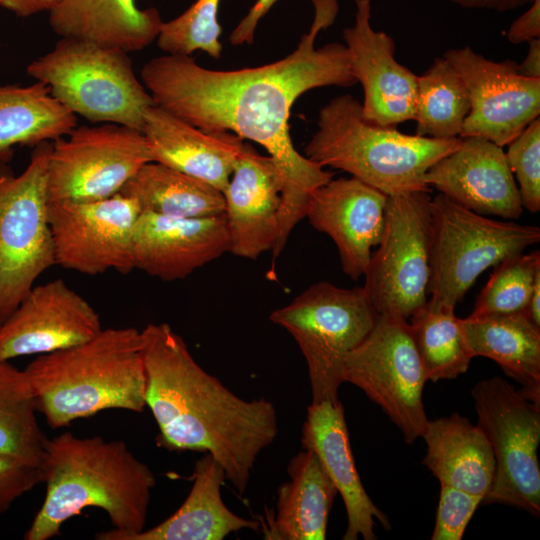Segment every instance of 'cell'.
<instances>
[{"label":"cell","instance_id":"cell-1","mask_svg":"<svg viewBox=\"0 0 540 540\" xmlns=\"http://www.w3.org/2000/svg\"><path fill=\"white\" fill-rule=\"evenodd\" d=\"M314 19L289 55L273 63L218 71L198 65L190 56L152 58L141 70L154 103L185 122L209 132H230L264 148L282 178L279 236L272 262L289 235L305 218L310 194L333 174L300 154L291 139L292 105L305 92L324 86L355 85L345 44L316 48L318 34L338 14L337 0H312Z\"/></svg>","mask_w":540,"mask_h":540},{"label":"cell","instance_id":"cell-2","mask_svg":"<svg viewBox=\"0 0 540 540\" xmlns=\"http://www.w3.org/2000/svg\"><path fill=\"white\" fill-rule=\"evenodd\" d=\"M141 339L145 402L159 429V445L209 453L243 494L258 456L278 435L275 406L235 395L196 362L167 323L147 324Z\"/></svg>","mask_w":540,"mask_h":540},{"label":"cell","instance_id":"cell-3","mask_svg":"<svg viewBox=\"0 0 540 540\" xmlns=\"http://www.w3.org/2000/svg\"><path fill=\"white\" fill-rule=\"evenodd\" d=\"M41 468L46 495L24 539H51L88 507L102 509L113 525L97 540H129L145 529L156 478L123 441L65 432L47 439Z\"/></svg>","mask_w":540,"mask_h":540},{"label":"cell","instance_id":"cell-4","mask_svg":"<svg viewBox=\"0 0 540 540\" xmlns=\"http://www.w3.org/2000/svg\"><path fill=\"white\" fill-rule=\"evenodd\" d=\"M141 330L102 329L81 344L39 355L23 370L51 428L107 409L146 407Z\"/></svg>","mask_w":540,"mask_h":540},{"label":"cell","instance_id":"cell-5","mask_svg":"<svg viewBox=\"0 0 540 540\" xmlns=\"http://www.w3.org/2000/svg\"><path fill=\"white\" fill-rule=\"evenodd\" d=\"M460 142L461 138L409 135L396 126L368 122L362 116L361 103L346 94L320 109L317 130L306 144L304 156L323 168L348 172L390 196L429 192L426 172Z\"/></svg>","mask_w":540,"mask_h":540},{"label":"cell","instance_id":"cell-6","mask_svg":"<svg viewBox=\"0 0 540 540\" xmlns=\"http://www.w3.org/2000/svg\"><path fill=\"white\" fill-rule=\"evenodd\" d=\"M27 74L46 84L51 95L92 124L113 123L142 131L154 103L138 80L128 53L118 48L61 38L33 60Z\"/></svg>","mask_w":540,"mask_h":540},{"label":"cell","instance_id":"cell-7","mask_svg":"<svg viewBox=\"0 0 540 540\" xmlns=\"http://www.w3.org/2000/svg\"><path fill=\"white\" fill-rule=\"evenodd\" d=\"M377 312L363 287L310 285L269 320L296 341L307 364L312 402L337 401L345 357L373 328Z\"/></svg>","mask_w":540,"mask_h":540},{"label":"cell","instance_id":"cell-8","mask_svg":"<svg viewBox=\"0 0 540 540\" xmlns=\"http://www.w3.org/2000/svg\"><path fill=\"white\" fill-rule=\"evenodd\" d=\"M51 149V141L34 146L20 175L9 164L13 155L0 156V323L56 264L48 218Z\"/></svg>","mask_w":540,"mask_h":540},{"label":"cell","instance_id":"cell-9","mask_svg":"<svg viewBox=\"0 0 540 540\" xmlns=\"http://www.w3.org/2000/svg\"><path fill=\"white\" fill-rule=\"evenodd\" d=\"M540 241V228L490 219L439 193L431 198L428 294L456 308L489 267Z\"/></svg>","mask_w":540,"mask_h":540},{"label":"cell","instance_id":"cell-10","mask_svg":"<svg viewBox=\"0 0 540 540\" xmlns=\"http://www.w3.org/2000/svg\"><path fill=\"white\" fill-rule=\"evenodd\" d=\"M477 426L495 460L492 488L482 504H505L539 517L540 405L525 398L500 376L478 382L471 390Z\"/></svg>","mask_w":540,"mask_h":540},{"label":"cell","instance_id":"cell-11","mask_svg":"<svg viewBox=\"0 0 540 540\" xmlns=\"http://www.w3.org/2000/svg\"><path fill=\"white\" fill-rule=\"evenodd\" d=\"M342 380L360 388L411 444L428 418L423 390L428 381L408 320L378 314L363 341L345 357Z\"/></svg>","mask_w":540,"mask_h":540},{"label":"cell","instance_id":"cell-12","mask_svg":"<svg viewBox=\"0 0 540 540\" xmlns=\"http://www.w3.org/2000/svg\"><path fill=\"white\" fill-rule=\"evenodd\" d=\"M377 250L363 289L377 314L408 320L427 299L431 256V197L428 191L390 195Z\"/></svg>","mask_w":540,"mask_h":540},{"label":"cell","instance_id":"cell-13","mask_svg":"<svg viewBox=\"0 0 540 540\" xmlns=\"http://www.w3.org/2000/svg\"><path fill=\"white\" fill-rule=\"evenodd\" d=\"M151 161L141 131L113 123L75 127L52 142L48 200L91 202L112 197Z\"/></svg>","mask_w":540,"mask_h":540},{"label":"cell","instance_id":"cell-14","mask_svg":"<svg viewBox=\"0 0 540 540\" xmlns=\"http://www.w3.org/2000/svg\"><path fill=\"white\" fill-rule=\"evenodd\" d=\"M138 202L120 193L91 202H49L56 264L86 275L134 270L132 232Z\"/></svg>","mask_w":540,"mask_h":540},{"label":"cell","instance_id":"cell-15","mask_svg":"<svg viewBox=\"0 0 540 540\" xmlns=\"http://www.w3.org/2000/svg\"><path fill=\"white\" fill-rule=\"evenodd\" d=\"M443 57L469 93L471 107L460 138L482 137L504 147L539 118L540 79L521 76L516 61H493L469 46L449 49Z\"/></svg>","mask_w":540,"mask_h":540},{"label":"cell","instance_id":"cell-16","mask_svg":"<svg viewBox=\"0 0 540 540\" xmlns=\"http://www.w3.org/2000/svg\"><path fill=\"white\" fill-rule=\"evenodd\" d=\"M102 329L96 310L62 279L34 285L0 323V360L69 348Z\"/></svg>","mask_w":540,"mask_h":540},{"label":"cell","instance_id":"cell-17","mask_svg":"<svg viewBox=\"0 0 540 540\" xmlns=\"http://www.w3.org/2000/svg\"><path fill=\"white\" fill-rule=\"evenodd\" d=\"M388 196L357 178L330 179L310 194L305 218L335 243L342 271L364 276L381 240Z\"/></svg>","mask_w":540,"mask_h":540},{"label":"cell","instance_id":"cell-18","mask_svg":"<svg viewBox=\"0 0 540 540\" xmlns=\"http://www.w3.org/2000/svg\"><path fill=\"white\" fill-rule=\"evenodd\" d=\"M353 26L343 30L352 73L364 91L363 118L397 126L414 118L417 75L395 59V43L370 23L371 0H355Z\"/></svg>","mask_w":540,"mask_h":540},{"label":"cell","instance_id":"cell-19","mask_svg":"<svg viewBox=\"0 0 540 540\" xmlns=\"http://www.w3.org/2000/svg\"><path fill=\"white\" fill-rule=\"evenodd\" d=\"M424 180L429 187L475 213L510 220L523 213L503 147L485 138H461L455 150L428 169Z\"/></svg>","mask_w":540,"mask_h":540},{"label":"cell","instance_id":"cell-20","mask_svg":"<svg viewBox=\"0 0 540 540\" xmlns=\"http://www.w3.org/2000/svg\"><path fill=\"white\" fill-rule=\"evenodd\" d=\"M228 250L224 214L178 218L141 211L133 227L134 269L162 281L184 279Z\"/></svg>","mask_w":540,"mask_h":540},{"label":"cell","instance_id":"cell-21","mask_svg":"<svg viewBox=\"0 0 540 540\" xmlns=\"http://www.w3.org/2000/svg\"><path fill=\"white\" fill-rule=\"evenodd\" d=\"M231 254L255 260L272 251L278 236L282 178L269 156L245 142L222 191Z\"/></svg>","mask_w":540,"mask_h":540},{"label":"cell","instance_id":"cell-22","mask_svg":"<svg viewBox=\"0 0 540 540\" xmlns=\"http://www.w3.org/2000/svg\"><path fill=\"white\" fill-rule=\"evenodd\" d=\"M303 449L313 451L342 497L347 528L344 540H376V521L391 527L385 515L371 500L358 474L349 440L342 403L311 402L301 431Z\"/></svg>","mask_w":540,"mask_h":540},{"label":"cell","instance_id":"cell-23","mask_svg":"<svg viewBox=\"0 0 540 540\" xmlns=\"http://www.w3.org/2000/svg\"><path fill=\"white\" fill-rule=\"evenodd\" d=\"M141 132L148 142L152 161L220 191L227 186L245 143L230 132L199 129L156 104L146 110Z\"/></svg>","mask_w":540,"mask_h":540},{"label":"cell","instance_id":"cell-24","mask_svg":"<svg viewBox=\"0 0 540 540\" xmlns=\"http://www.w3.org/2000/svg\"><path fill=\"white\" fill-rule=\"evenodd\" d=\"M49 25L71 38L137 52L156 40L163 23L156 8L140 9L136 0H59Z\"/></svg>","mask_w":540,"mask_h":540},{"label":"cell","instance_id":"cell-25","mask_svg":"<svg viewBox=\"0 0 540 540\" xmlns=\"http://www.w3.org/2000/svg\"><path fill=\"white\" fill-rule=\"evenodd\" d=\"M290 480L277 490L276 509L267 517L270 540H324L336 487L316 454L302 449L287 466Z\"/></svg>","mask_w":540,"mask_h":540},{"label":"cell","instance_id":"cell-26","mask_svg":"<svg viewBox=\"0 0 540 540\" xmlns=\"http://www.w3.org/2000/svg\"><path fill=\"white\" fill-rule=\"evenodd\" d=\"M427 447L423 464L442 485L483 499L495 476L492 449L481 429L458 413L428 420L421 436Z\"/></svg>","mask_w":540,"mask_h":540},{"label":"cell","instance_id":"cell-27","mask_svg":"<svg viewBox=\"0 0 540 540\" xmlns=\"http://www.w3.org/2000/svg\"><path fill=\"white\" fill-rule=\"evenodd\" d=\"M192 480L188 496L171 516L129 540H223L233 532L259 528L257 520L243 518L225 505L221 487L226 474L209 453L196 461Z\"/></svg>","mask_w":540,"mask_h":540},{"label":"cell","instance_id":"cell-28","mask_svg":"<svg viewBox=\"0 0 540 540\" xmlns=\"http://www.w3.org/2000/svg\"><path fill=\"white\" fill-rule=\"evenodd\" d=\"M472 357L496 362L522 385L520 393L540 405V327L523 313L461 318Z\"/></svg>","mask_w":540,"mask_h":540},{"label":"cell","instance_id":"cell-29","mask_svg":"<svg viewBox=\"0 0 540 540\" xmlns=\"http://www.w3.org/2000/svg\"><path fill=\"white\" fill-rule=\"evenodd\" d=\"M77 127V116L40 82L27 86L0 84V156L17 145L55 141Z\"/></svg>","mask_w":540,"mask_h":540},{"label":"cell","instance_id":"cell-30","mask_svg":"<svg viewBox=\"0 0 540 540\" xmlns=\"http://www.w3.org/2000/svg\"><path fill=\"white\" fill-rule=\"evenodd\" d=\"M119 193L135 199L141 211L178 218L224 214L222 191L164 164L145 163Z\"/></svg>","mask_w":540,"mask_h":540},{"label":"cell","instance_id":"cell-31","mask_svg":"<svg viewBox=\"0 0 540 540\" xmlns=\"http://www.w3.org/2000/svg\"><path fill=\"white\" fill-rule=\"evenodd\" d=\"M468 90L442 56L417 76L414 100L415 134L436 139L460 138L470 111Z\"/></svg>","mask_w":540,"mask_h":540},{"label":"cell","instance_id":"cell-32","mask_svg":"<svg viewBox=\"0 0 540 540\" xmlns=\"http://www.w3.org/2000/svg\"><path fill=\"white\" fill-rule=\"evenodd\" d=\"M408 322L428 380H451L467 371L473 357L454 308L430 298Z\"/></svg>","mask_w":540,"mask_h":540},{"label":"cell","instance_id":"cell-33","mask_svg":"<svg viewBox=\"0 0 540 540\" xmlns=\"http://www.w3.org/2000/svg\"><path fill=\"white\" fill-rule=\"evenodd\" d=\"M36 412L24 371L0 360V454L41 466L48 438L39 426Z\"/></svg>","mask_w":540,"mask_h":540},{"label":"cell","instance_id":"cell-34","mask_svg":"<svg viewBox=\"0 0 540 540\" xmlns=\"http://www.w3.org/2000/svg\"><path fill=\"white\" fill-rule=\"evenodd\" d=\"M540 277V252L511 256L495 266L469 317L525 313Z\"/></svg>","mask_w":540,"mask_h":540},{"label":"cell","instance_id":"cell-35","mask_svg":"<svg viewBox=\"0 0 540 540\" xmlns=\"http://www.w3.org/2000/svg\"><path fill=\"white\" fill-rule=\"evenodd\" d=\"M220 0H196L178 17L163 22L156 38L157 46L166 54L190 56L201 50L219 59L222 44L218 23Z\"/></svg>","mask_w":540,"mask_h":540},{"label":"cell","instance_id":"cell-36","mask_svg":"<svg viewBox=\"0 0 540 540\" xmlns=\"http://www.w3.org/2000/svg\"><path fill=\"white\" fill-rule=\"evenodd\" d=\"M505 152L510 170L518 182L523 208L540 211V119L532 121L508 145Z\"/></svg>","mask_w":540,"mask_h":540},{"label":"cell","instance_id":"cell-37","mask_svg":"<svg viewBox=\"0 0 540 540\" xmlns=\"http://www.w3.org/2000/svg\"><path fill=\"white\" fill-rule=\"evenodd\" d=\"M483 497L440 484L432 540H461Z\"/></svg>","mask_w":540,"mask_h":540},{"label":"cell","instance_id":"cell-38","mask_svg":"<svg viewBox=\"0 0 540 540\" xmlns=\"http://www.w3.org/2000/svg\"><path fill=\"white\" fill-rule=\"evenodd\" d=\"M43 482L40 465L21 458L0 454V514L6 512L15 500Z\"/></svg>","mask_w":540,"mask_h":540},{"label":"cell","instance_id":"cell-39","mask_svg":"<svg viewBox=\"0 0 540 540\" xmlns=\"http://www.w3.org/2000/svg\"><path fill=\"white\" fill-rule=\"evenodd\" d=\"M506 37L512 44L540 39V0H534L528 10L510 25Z\"/></svg>","mask_w":540,"mask_h":540},{"label":"cell","instance_id":"cell-40","mask_svg":"<svg viewBox=\"0 0 540 540\" xmlns=\"http://www.w3.org/2000/svg\"><path fill=\"white\" fill-rule=\"evenodd\" d=\"M278 0H257L229 36L232 45L251 44L259 21Z\"/></svg>","mask_w":540,"mask_h":540},{"label":"cell","instance_id":"cell-41","mask_svg":"<svg viewBox=\"0 0 540 540\" xmlns=\"http://www.w3.org/2000/svg\"><path fill=\"white\" fill-rule=\"evenodd\" d=\"M59 0H0V7L19 17H28L50 11Z\"/></svg>","mask_w":540,"mask_h":540},{"label":"cell","instance_id":"cell-42","mask_svg":"<svg viewBox=\"0 0 540 540\" xmlns=\"http://www.w3.org/2000/svg\"><path fill=\"white\" fill-rule=\"evenodd\" d=\"M450 2L465 8L489 9L497 12H507L527 4L534 0H449Z\"/></svg>","mask_w":540,"mask_h":540},{"label":"cell","instance_id":"cell-43","mask_svg":"<svg viewBox=\"0 0 540 540\" xmlns=\"http://www.w3.org/2000/svg\"><path fill=\"white\" fill-rule=\"evenodd\" d=\"M527 43V54L523 61L517 65V71L523 77L540 79V39H532Z\"/></svg>","mask_w":540,"mask_h":540}]
</instances>
